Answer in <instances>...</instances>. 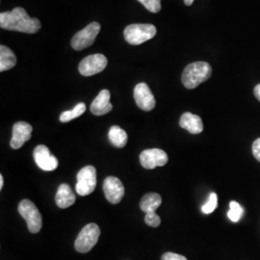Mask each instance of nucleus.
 Instances as JSON below:
<instances>
[{
  "label": "nucleus",
  "instance_id": "nucleus-1",
  "mask_svg": "<svg viewBox=\"0 0 260 260\" xmlns=\"http://www.w3.org/2000/svg\"><path fill=\"white\" fill-rule=\"evenodd\" d=\"M0 27L11 31L35 34L41 29L42 24L39 19L30 18L23 8L17 7L10 12L0 14Z\"/></svg>",
  "mask_w": 260,
  "mask_h": 260
},
{
  "label": "nucleus",
  "instance_id": "nucleus-2",
  "mask_svg": "<svg viewBox=\"0 0 260 260\" xmlns=\"http://www.w3.org/2000/svg\"><path fill=\"white\" fill-rule=\"evenodd\" d=\"M212 75V68L206 62H195L186 67L181 76L182 84L187 89H195L205 82Z\"/></svg>",
  "mask_w": 260,
  "mask_h": 260
},
{
  "label": "nucleus",
  "instance_id": "nucleus-3",
  "mask_svg": "<svg viewBox=\"0 0 260 260\" xmlns=\"http://www.w3.org/2000/svg\"><path fill=\"white\" fill-rule=\"evenodd\" d=\"M156 27L149 23L130 24L124 29L123 35L125 41L132 46H139L151 40L156 35Z\"/></svg>",
  "mask_w": 260,
  "mask_h": 260
},
{
  "label": "nucleus",
  "instance_id": "nucleus-4",
  "mask_svg": "<svg viewBox=\"0 0 260 260\" xmlns=\"http://www.w3.org/2000/svg\"><path fill=\"white\" fill-rule=\"evenodd\" d=\"M101 230L96 223H88L81 230L75 240V250L81 253L89 252L96 245Z\"/></svg>",
  "mask_w": 260,
  "mask_h": 260
},
{
  "label": "nucleus",
  "instance_id": "nucleus-5",
  "mask_svg": "<svg viewBox=\"0 0 260 260\" xmlns=\"http://www.w3.org/2000/svg\"><path fill=\"white\" fill-rule=\"evenodd\" d=\"M19 213L26 221L31 233H38L43 226V217L37 206L29 200H22L19 205Z\"/></svg>",
  "mask_w": 260,
  "mask_h": 260
},
{
  "label": "nucleus",
  "instance_id": "nucleus-6",
  "mask_svg": "<svg viewBox=\"0 0 260 260\" xmlns=\"http://www.w3.org/2000/svg\"><path fill=\"white\" fill-rule=\"evenodd\" d=\"M76 193L80 196L92 194L96 186V170L93 166L82 168L76 176Z\"/></svg>",
  "mask_w": 260,
  "mask_h": 260
},
{
  "label": "nucleus",
  "instance_id": "nucleus-7",
  "mask_svg": "<svg viewBox=\"0 0 260 260\" xmlns=\"http://www.w3.org/2000/svg\"><path fill=\"white\" fill-rule=\"evenodd\" d=\"M101 31V24L99 22H92L86 27L75 34L72 40V47L75 50H83L91 47L94 43L96 36Z\"/></svg>",
  "mask_w": 260,
  "mask_h": 260
},
{
  "label": "nucleus",
  "instance_id": "nucleus-8",
  "mask_svg": "<svg viewBox=\"0 0 260 260\" xmlns=\"http://www.w3.org/2000/svg\"><path fill=\"white\" fill-rule=\"evenodd\" d=\"M107 64V58L103 54H93L84 58L79 64L78 71L83 76H92L102 73Z\"/></svg>",
  "mask_w": 260,
  "mask_h": 260
},
{
  "label": "nucleus",
  "instance_id": "nucleus-9",
  "mask_svg": "<svg viewBox=\"0 0 260 260\" xmlns=\"http://www.w3.org/2000/svg\"><path fill=\"white\" fill-rule=\"evenodd\" d=\"M168 161L167 153L160 149H145L140 154V163L147 170L162 167L167 164Z\"/></svg>",
  "mask_w": 260,
  "mask_h": 260
},
{
  "label": "nucleus",
  "instance_id": "nucleus-10",
  "mask_svg": "<svg viewBox=\"0 0 260 260\" xmlns=\"http://www.w3.org/2000/svg\"><path fill=\"white\" fill-rule=\"evenodd\" d=\"M34 160L38 167L45 172H52L58 168V159L45 145H39L34 149Z\"/></svg>",
  "mask_w": 260,
  "mask_h": 260
},
{
  "label": "nucleus",
  "instance_id": "nucleus-11",
  "mask_svg": "<svg viewBox=\"0 0 260 260\" xmlns=\"http://www.w3.org/2000/svg\"><path fill=\"white\" fill-rule=\"evenodd\" d=\"M103 191L107 201L112 205H117L124 196V187L119 178L108 177L103 182Z\"/></svg>",
  "mask_w": 260,
  "mask_h": 260
},
{
  "label": "nucleus",
  "instance_id": "nucleus-12",
  "mask_svg": "<svg viewBox=\"0 0 260 260\" xmlns=\"http://www.w3.org/2000/svg\"><path fill=\"white\" fill-rule=\"evenodd\" d=\"M134 99L140 109L151 111L155 107V99L149 86L146 83L137 84L134 88Z\"/></svg>",
  "mask_w": 260,
  "mask_h": 260
},
{
  "label": "nucleus",
  "instance_id": "nucleus-13",
  "mask_svg": "<svg viewBox=\"0 0 260 260\" xmlns=\"http://www.w3.org/2000/svg\"><path fill=\"white\" fill-rule=\"evenodd\" d=\"M32 126L25 121H18L13 126V135L10 142L11 148L19 149L30 140L32 135Z\"/></svg>",
  "mask_w": 260,
  "mask_h": 260
},
{
  "label": "nucleus",
  "instance_id": "nucleus-14",
  "mask_svg": "<svg viewBox=\"0 0 260 260\" xmlns=\"http://www.w3.org/2000/svg\"><path fill=\"white\" fill-rule=\"evenodd\" d=\"M111 93L108 90H103L98 94L91 104V112L95 116H103L112 111L113 105L110 103Z\"/></svg>",
  "mask_w": 260,
  "mask_h": 260
},
{
  "label": "nucleus",
  "instance_id": "nucleus-15",
  "mask_svg": "<svg viewBox=\"0 0 260 260\" xmlns=\"http://www.w3.org/2000/svg\"><path fill=\"white\" fill-rule=\"evenodd\" d=\"M179 125L192 134H200L204 130L203 120L198 115H194L190 112L182 114L179 120Z\"/></svg>",
  "mask_w": 260,
  "mask_h": 260
},
{
  "label": "nucleus",
  "instance_id": "nucleus-16",
  "mask_svg": "<svg viewBox=\"0 0 260 260\" xmlns=\"http://www.w3.org/2000/svg\"><path fill=\"white\" fill-rule=\"evenodd\" d=\"M76 197L74 194L71 186L68 184H61L59 186L57 193H56V205L60 208H68L73 205H75Z\"/></svg>",
  "mask_w": 260,
  "mask_h": 260
},
{
  "label": "nucleus",
  "instance_id": "nucleus-17",
  "mask_svg": "<svg viewBox=\"0 0 260 260\" xmlns=\"http://www.w3.org/2000/svg\"><path fill=\"white\" fill-rule=\"evenodd\" d=\"M162 199L157 193H149L142 198L140 202V207L145 213L155 212V210L161 205Z\"/></svg>",
  "mask_w": 260,
  "mask_h": 260
},
{
  "label": "nucleus",
  "instance_id": "nucleus-18",
  "mask_svg": "<svg viewBox=\"0 0 260 260\" xmlns=\"http://www.w3.org/2000/svg\"><path fill=\"white\" fill-rule=\"evenodd\" d=\"M17 65V57L6 46H0V72H6Z\"/></svg>",
  "mask_w": 260,
  "mask_h": 260
},
{
  "label": "nucleus",
  "instance_id": "nucleus-19",
  "mask_svg": "<svg viewBox=\"0 0 260 260\" xmlns=\"http://www.w3.org/2000/svg\"><path fill=\"white\" fill-rule=\"evenodd\" d=\"M108 138L110 140L112 145L116 148H123L127 144V133L121 128L119 125H113L109 129Z\"/></svg>",
  "mask_w": 260,
  "mask_h": 260
},
{
  "label": "nucleus",
  "instance_id": "nucleus-20",
  "mask_svg": "<svg viewBox=\"0 0 260 260\" xmlns=\"http://www.w3.org/2000/svg\"><path fill=\"white\" fill-rule=\"evenodd\" d=\"M85 111H86L85 103H78V104L75 105L74 109L69 110V111L63 112L60 115V121L61 122H68V121H72L74 119L80 117Z\"/></svg>",
  "mask_w": 260,
  "mask_h": 260
},
{
  "label": "nucleus",
  "instance_id": "nucleus-21",
  "mask_svg": "<svg viewBox=\"0 0 260 260\" xmlns=\"http://www.w3.org/2000/svg\"><path fill=\"white\" fill-rule=\"evenodd\" d=\"M230 208L231 209L228 213V217L233 223H237L241 219L242 215L244 213L243 207L236 202H231Z\"/></svg>",
  "mask_w": 260,
  "mask_h": 260
},
{
  "label": "nucleus",
  "instance_id": "nucleus-22",
  "mask_svg": "<svg viewBox=\"0 0 260 260\" xmlns=\"http://www.w3.org/2000/svg\"><path fill=\"white\" fill-rule=\"evenodd\" d=\"M217 206H218V197L215 193H211L207 203L203 206L202 211L205 214L212 213L217 208Z\"/></svg>",
  "mask_w": 260,
  "mask_h": 260
},
{
  "label": "nucleus",
  "instance_id": "nucleus-23",
  "mask_svg": "<svg viewBox=\"0 0 260 260\" xmlns=\"http://www.w3.org/2000/svg\"><path fill=\"white\" fill-rule=\"evenodd\" d=\"M138 1L146 7V9L149 10L151 13H158L161 10V0H138Z\"/></svg>",
  "mask_w": 260,
  "mask_h": 260
},
{
  "label": "nucleus",
  "instance_id": "nucleus-24",
  "mask_svg": "<svg viewBox=\"0 0 260 260\" xmlns=\"http://www.w3.org/2000/svg\"><path fill=\"white\" fill-rule=\"evenodd\" d=\"M145 222L146 223L152 226V228H157L161 223V219L155 212H150V213L146 214L145 216Z\"/></svg>",
  "mask_w": 260,
  "mask_h": 260
},
{
  "label": "nucleus",
  "instance_id": "nucleus-25",
  "mask_svg": "<svg viewBox=\"0 0 260 260\" xmlns=\"http://www.w3.org/2000/svg\"><path fill=\"white\" fill-rule=\"evenodd\" d=\"M161 260H187L185 256L181 254H177L175 252H166L162 255Z\"/></svg>",
  "mask_w": 260,
  "mask_h": 260
},
{
  "label": "nucleus",
  "instance_id": "nucleus-26",
  "mask_svg": "<svg viewBox=\"0 0 260 260\" xmlns=\"http://www.w3.org/2000/svg\"><path fill=\"white\" fill-rule=\"evenodd\" d=\"M252 153L253 156L260 162V138L255 140L252 144Z\"/></svg>",
  "mask_w": 260,
  "mask_h": 260
},
{
  "label": "nucleus",
  "instance_id": "nucleus-27",
  "mask_svg": "<svg viewBox=\"0 0 260 260\" xmlns=\"http://www.w3.org/2000/svg\"><path fill=\"white\" fill-rule=\"evenodd\" d=\"M253 93L255 98L258 100L260 102V84H257L255 87H254V90H253Z\"/></svg>",
  "mask_w": 260,
  "mask_h": 260
},
{
  "label": "nucleus",
  "instance_id": "nucleus-28",
  "mask_svg": "<svg viewBox=\"0 0 260 260\" xmlns=\"http://www.w3.org/2000/svg\"><path fill=\"white\" fill-rule=\"evenodd\" d=\"M3 185H4V178L2 175H0V189L3 188Z\"/></svg>",
  "mask_w": 260,
  "mask_h": 260
},
{
  "label": "nucleus",
  "instance_id": "nucleus-29",
  "mask_svg": "<svg viewBox=\"0 0 260 260\" xmlns=\"http://www.w3.org/2000/svg\"><path fill=\"white\" fill-rule=\"evenodd\" d=\"M195 0H184V3L187 6H191Z\"/></svg>",
  "mask_w": 260,
  "mask_h": 260
}]
</instances>
